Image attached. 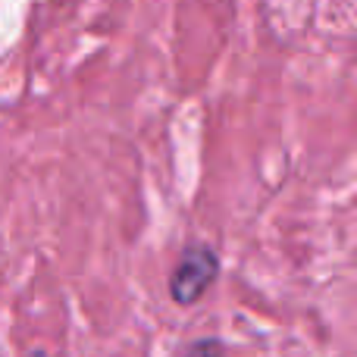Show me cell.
Masks as SVG:
<instances>
[{
    "mask_svg": "<svg viewBox=\"0 0 357 357\" xmlns=\"http://www.w3.org/2000/svg\"><path fill=\"white\" fill-rule=\"evenodd\" d=\"M182 357H226V345H222L220 339H197V342H191L188 348H185V354Z\"/></svg>",
    "mask_w": 357,
    "mask_h": 357,
    "instance_id": "7a4b0ae2",
    "label": "cell"
},
{
    "mask_svg": "<svg viewBox=\"0 0 357 357\" xmlns=\"http://www.w3.org/2000/svg\"><path fill=\"white\" fill-rule=\"evenodd\" d=\"M220 254L204 241H188L178 251L173 270H169V298L178 307H195L220 279Z\"/></svg>",
    "mask_w": 357,
    "mask_h": 357,
    "instance_id": "6da1fadb",
    "label": "cell"
}]
</instances>
